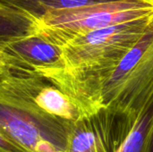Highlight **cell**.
I'll return each mask as SVG.
<instances>
[{"instance_id":"obj_12","label":"cell","mask_w":153,"mask_h":152,"mask_svg":"<svg viewBox=\"0 0 153 152\" xmlns=\"http://www.w3.org/2000/svg\"><path fill=\"white\" fill-rule=\"evenodd\" d=\"M147 152H153V128L151 133V137L149 140V143H148V148H147Z\"/></svg>"},{"instance_id":"obj_11","label":"cell","mask_w":153,"mask_h":152,"mask_svg":"<svg viewBox=\"0 0 153 152\" xmlns=\"http://www.w3.org/2000/svg\"><path fill=\"white\" fill-rule=\"evenodd\" d=\"M11 70V66L7 61V56L0 51V75Z\"/></svg>"},{"instance_id":"obj_8","label":"cell","mask_w":153,"mask_h":152,"mask_svg":"<svg viewBox=\"0 0 153 152\" xmlns=\"http://www.w3.org/2000/svg\"><path fill=\"white\" fill-rule=\"evenodd\" d=\"M113 1L118 0H0V4L39 20L53 10L76 8Z\"/></svg>"},{"instance_id":"obj_2","label":"cell","mask_w":153,"mask_h":152,"mask_svg":"<svg viewBox=\"0 0 153 152\" xmlns=\"http://www.w3.org/2000/svg\"><path fill=\"white\" fill-rule=\"evenodd\" d=\"M72 123L0 87V130L29 152L66 151Z\"/></svg>"},{"instance_id":"obj_9","label":"cell","mask_w":153,"mask_h":152,"mask_svg":"<svg viewBox=\"0 0 153 152\" xmlns=\"http://www.w3.org/2000/svg\"><path fill=\"white\" fill-rule=\"evenodd\" d=\"M153 128V92L139 112L134 127L117 152H147Z\"/></svg>"},{"instance_id":"obj_5","label":"cell","mask_w":153,"mask_h":152,"mask_svg":"<svg viewBox=\"0 0 153 152\" xmlns=\"http://www.w3.org/2000/svg\"><path fill=\"white\" fill-rule=\"evenodd\" d=\"M137 116L111 108L73 122L67 151L117 152L130 134Z\"/></svg>"},{"instance_id":"obj_6","label":"cell","mask_w":153,"mask_h":152,"mask_svg":"<svg viewBox=\"0 0 153 152\" xmlns=\"http://www.w3.org/2000/svg\"><path fill=\"white\" fill-rule=\"evenodd\" d=\"M0 51L7 56L13 71L39 73L64 66L62 47L39 32L4 44Z\"/></svg>"},{"instance_id":"obj_3","label":"cell","mask_w":153,"mask_h":152,"mask_svg":"<svg viewBox=\"0 0 153 152\" xmlns=\"http://www.w3.org/2000/svg\"><path fill=\"white\" fill-rule=\"evenodd\" d=\"M153 14V0H118L53 10L39 22V32L61 47L74 38Z\"/></svg>"},{"instance_id":"obj_10","label":"cell","mask_w":153,"mask_h":152,"mask_svg":"<svg viewBox=\"0 0 153 152\" xmlns=\"http://www.w3.org/2000/svg\"><path fill=\"white\" fill-rule=\"evenodd\" d=\"M0 152H29L0 130Z\"/></svg>"},{"instance_id":"obj_7","label":"cell","mask_w":153,"mask_h":152,"mask_svg":"<svg viewBox=\"0 0 153 152\" xmlns=\"http://www.w3.org/2000/svg\"><path fill=\"white\" fill-rule=\"evenodd\" d=\"M37 32L38 20L0 4V47Z\"/></svg>"},{"instance_id":"obj_4","label":"cell","mask_w":153,"mask_h":152,"mask_svg":"<svg viewBox=\"0 0 153 152\" xmlns=\"http://www.w3.org/2000/svg\"><path fill=\"white\" fill-rule=\"evenodd\" d=\"M153 92V22L104 85L102 108L138 116Z\"/></svg>"},{"instance_id":"obj_1","label":"cell","mask_w":153,"mask_h":152,"mask_svg":"<svg viewBox=\"0 0 153 152\" xmlns=\"http://www.w3.org/2000/svg\"><path fill=\"white\" fill-rule=\"evenodd\" d=\"M152 22L153 14L77 36L62 47L63 68L36 73L69 95L84 116L93 114L102 108L104 85Z\"/></svg>"},{"instance_id":"obj_13","label":"cell","mask_w":153,"mask_h":152,"mask_svg":"<svg viewBox=\"0 0 153 152\" xmlns=\"http://www.w3.org/2000/svg\"><path fill=\"white\" fill-rule=\"evenodd\" d=\"M65 152H69V151H65Z\"/></svg>"}]
</instances>
